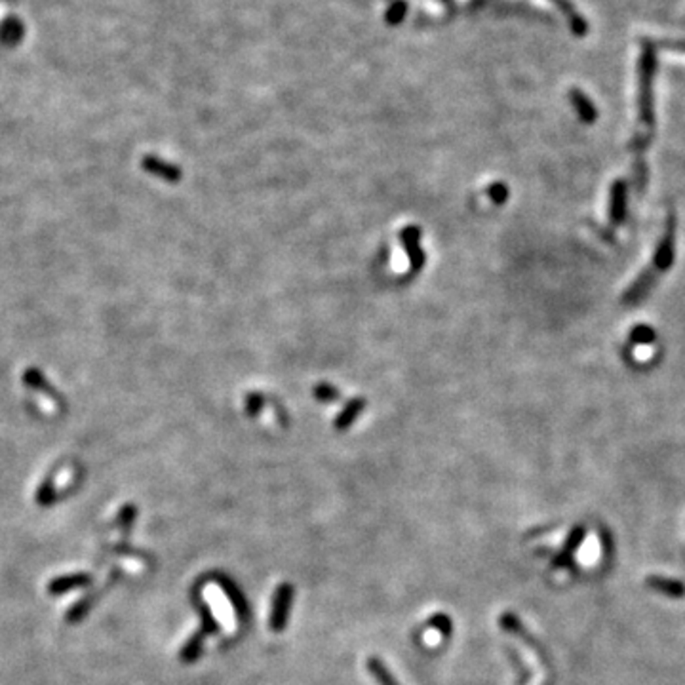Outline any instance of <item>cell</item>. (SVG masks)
Segmentation results:
<instances>
[{"mask_svg": "<svg viewBox=\"0 0 685 685\" xmlns=\"http://www.w3.org/2000/svg\"><path fill=\"white\" fill-rule=\"evenodd\" d=\"M23 385L27 386V389H31V391L42 392V394H46V396H50L51 400H56L57 404H61V398H59L56 389L48 383V379H46L44 375L40 374L36 368L25 369V374H23Z\"/></svg>", "mask_w": 685, "mask_h": 685, "instance_id": "7", "label": "cell"}, {"mask_svg": "<svg viewBox=\"0 0 685 685\" xmlns=\"http://www.w3.org/2000/svg\"><path fill=\"white\" fill-rule=\"evenodd\" d=\"M244 408L249 417H257L265 408V396L261 392H249L246 400H244Z\"/></svg>", "mask_w": 685, "mask_h": 685, "instance_id": "17", "label": "cell"}, {"mask_svg": "<svg viewBox=\"0 0 685 685\" xmlns=\"http://www.w3.org/2000/svg\"><path fill=\"white\" fill-rule=\"evenodd\" d=\"M400 242H402L406 254L409 259V269L414 274L423 271L426 265V254L421 248V229L417 225H408L400 232Z\"/></svg>", "mask_w": 685, "mask_h": 685, "instance_id": "2", "label": "cell"}, {"mask_svg": "<svg viewBox=\"0 0 685 685\" xmlns=\"http://www.w3.org/2000/svg\"><path fill=\"white\" fill-rule=\"evenodd\" d=\"M442 2H448V0H442Z\"/></svg>", "mask_w": 685, "mask_h": 685, "instance_id": "22", "label": "cell"}, {"mask_svg": "<svg viewBox=\"0 0 685 685\" xmlns=\"http://www.w3.org/2000/svg\"><path fill=\"white\" fill-rule=\"evenodd\" d=\"M312 394L316 398L318 402L322 404H331L337 402L341 398V391L335 385L328 383V381H324V383H318L314 389H312Z\"/></svg>", "mask_w": 685, "mask_h": 685, "instance_id": "14", "label": "cell"}, {"mask_svg": "<svg viewBox=\"0 0 685 685\" xmlns=\"http://www.w3.org/2000/svg\"><path fill=\"white\" fill-rule=\"evenodd\" d=\"M486 193H487V196H489V200H491L493 204H497V206L504 204V202H506V199H509V187H506V185H504V183H501V181L489 185Z\"/></svg>", "mask_w": 685, "mask_h": 685, "instance_id": "19", "label": "cell"}, {"mask_svg": "<svg viewBox=\"0 0 685 685\" xmlns=\"http://www.w3.org/2000/svg\"><path fill=\"white\" fill-rule=\"evenodd\" d=\"M368 408V400L362 396L351 398L349 402L345 404V408L341 409L339 415L334 419V426L335 431H349L352 425H354V421L364 414V409Z\"/></svg>", "mask_w": 685, "mask_h": 685, "instance_id": "4", "label": "cell"}, {"mask_svg": "<svg viewBox=\"0 0 685 685\" xmlns=\"http://www.w3.org/2000/svg\"><path fill=\"white\" fill-rule=\"evenodd\" d=\"M408 2L406 0H392L389 8L385 10V23L391 27H396L408 16Z\"/></svg>", "mask_w": 685, "mask_h": 685, "instance_id": "13", "label": "cell"}, {"mask_svg": "<svg viewBox=\"0 0 685 685\" xmlns=\"http://www.w3.org/2000/svg\"><path fill=\"white\" fill-rule=\"evenodd\" d=\"M204 632H194L185 646L181 647V651H179V659H181V663L191 664L194 661H199L200 653H202V646H204Z\"/></svg>", "mask_w": 685, "mask_h": 685, "instance_id": "10", "label": "cell"}, {"mask_svg": "<svg viewBox=\"0 0 685 685\" xmlns=\"http://www.w3.org/2000/svg\"><path fill=\"white\" fill-rule=\"evenodd\" d=\"M426 624H429L431 629L438 630V632H440L442 636L451 634V619H449L448 615H444V613H438V615H434V617H432Z\"/></svg>", "mask_w": 685, "mask_h": 685, "instance_id": "20", "label": "cell"}, {"mask_svg": "<svg viewBox=\"0 0 685 685\" xmlns=\"http://www.w3.org/2000/svg\"><path fill=\"white\" fill-rule=\"evenodd\" d=\"M291 604H294V586L288 583L280 584L274 590V596H272L271 619H269V626H271L272 632H282L286 629L289 611H291Z\"/></svg>", "mask_w": 685, "mask_h": 685, "instance_id": "1", "label": "cell"}, {"mask_svg": "<svg viewBox=\"0 0 685 685\" xmlns=\"http://www.w3.org/2000/svg\"><path fill=\"white\" fill-rule=\"evenodd\" d=\"M552 4H556V8H558L560 11H564V16L569 19V27H571L575 36H584V34H586V31H589V23L584 21L583 17H581V14H577L575 8H573L567 0H552Z\"/></svg>", "mask_w": 685, "mask_h": 685, "instance_id": "8", "label": "cell"}, {"mask_svg": "<svg viewBox=\"0 0 685 685\" xmlns=\"http://www.w3.org/2000/svg\"><path fill=\"white\" fill-rule=\"evenodd\" d=\"M137 516V510H136V506H134V504H126L124 509L120 510V524H122V527H124V529H128V527L131 526V521H134V518H136Z\"/></svg>", "mask_w": 685, "mask_h": 685, "instance_id": "21", "label": "cell"}, {"mask_svg": "<svg viewBox=\"0 0 685 685\" xmlns=\"http://www.w3.org/2000/svg\"><path fill=\"white\" fill-rule=\"evenodd\" d=\"M91 583V577L88 573H71V575H61V577L51 579L48 583V592L51 596L67 594L71 590L82 589Z\"/></svg>", "mask_w": 685, "mask_h": 685, "instance_id": "5", "label": "cell"}, {"mask_svg": "<svg viewBox=\"0 0 685 685\" xmlns=\"http://www.w3.org/2000/svg\"><path fill=\"white\" fill-rule=\"evenodd\" d=\"M569 99H571L573 107H575V111H577L579 116H581L584 122H589L590 124L592 120H596L594 105H592V101H590L589 97L584 96L583 91L577 90V88H573L571 94H569Z\"/></svg>", "mask_w": 685, "mask_h": 685, "instance_id": "11", "label": "cell"}, {"mask_svg": "<svg viewBox=\"0 0 685 685\" xmlns=\"http://www.w3.org/2000/svg\"><path fill=\"white\" fill-rule=\"evenodd\" d=\"M219 584H221V589L227 592L229 601H231L232 607H234L238 617L248 619V604H246V598H244L242 592L238 590L236 584L227 581V579H219Z\"/></svg>", "mask_w": 685, "mask_h": 685, "instance_id": "9", "label": "cell"}, {"mask_svg": "<svg viewBox=\"0 0 685 685\" xmlns=\"http://www.w3.org/2000/svg\"><path fill=\"white\" fill-rule=\"evenodd\" d=\"M200 617H202V629H200V632H204V636L217 634V632H219V623H217V619L214 617V611H211L206 604H200Z\"/></svg>", "mask_w": 685, "mask_h": 685, "instance_id": "16", "label": "cell"}, {"mask_svg": "<svg viewBox=\"0 0 685 685\" xmlns=\"http://www.w3.org/2000/svg\"><path fill=\"white\" fill-rule=\"evenodd\" d=\"M57 499V491L56 486H54V480H44L40 484L39 491H36V503L40 506H51V504L56 503Z\"/></svg>", "mask_w": 685, "mask_h": 685, "instance_id": "15", "label": "cell"}, {"mask_svg": "<svg viewBox=\"0 0 685 685\" xmlns=\"http://www.w3.org/2000/svg\"><path fill=\"white\" fill-rule=\"evenodd\" d=\"M141 168L147 174L154 177H160V179H164L168 183H177L181 181L183 171L181 168L174 162H168V160H162L159 156H153V154H147V156H143L141 160Z\"/></svg>", "mask_w": 685, "mask_h": 685, "instance_id": "3", "label": "cell"}, {"mask_svg": "<svg viewBox=\"0 0 685 685\" xmlns=\"http://www.w3.org/2000/svg\"><path fill=\"white\" fill-rule=\"evenodd\" d=\"M366 664H368L369 674L374 676V680L379 685H400L396 681V678L391 674V670L386 669V664L383 663L379 657H369Z\"/></svg>", "mask_w": 685, "mask_h": 685, "instance_id": "12", "label": "cell"}, {"mask_svg": "<svg viewBox=\"0 0 685 685\" xmlns=\"http://www.w3.org/2000/svg\"><path fill=\"white\" fill-rule=\"evenodd\" d=\"M25 36V25L19 17L8 16L4 21L0 23V42L8 48H14Z\"/></svg>", "mask_w": 685, "mask_h": 685, "instance_id": "6", "label": "cell"}, {"mask_svg": "<svg viewBox=\"0 0 685 685\" xmlns=\"http://www.w3.org/2000/svg\"><path fill=\"white\" fill-rule=\"evenodd\" d=\"M90 609H91V598L88 596V598H82L80 601H76V604L69 609L67 621L69 623H76V621H80V619H84L86 613L90 611Z\"/></svg>", "mask_w": 685, "mask_h": 685, "instance_id": "18", "label": "cell"}]
</instances>
